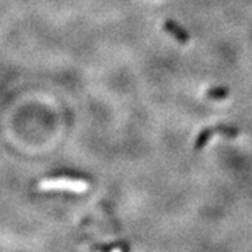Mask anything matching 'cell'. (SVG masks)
Segmentation results:
<instances>
[{
  "label": "cell",
  "mask_w": 252,
  "mask_h": 252,
  "mask_svg": "<svg viewBox=\"0 0 252 252\" xmlns=\"http://www.w3.org/2000/svg\"><path fill=\"white\" fill-rule=\"evenodd\" d=\"M42 189H67L72 192H84L89 188V185L83 181H73L69 178H54L45 180L41 182Z\"/></svg>",
  "instance_id": "cell-1"
},
{
  "label": "cell",
  "mask_w": 252,
  "mask_h": 252,
  "mask_svg": "<svg viewBox=\"0 0 252 252\" xmlns=\"http://www.w3.org/2000/svg\"><path fill=\"white\" fill-rule=\"evenodd\" d=\"M165 30L171 34L177 41H180L181 44H185V42H188L189 41V34L187 30H184V28L178 26L175 21H172V20H167L165 21Z\"/></svg>",
  "instance_id": "cell-2"
},
{
  "label": "cell",
  "mask_w": 252,
  "mask_h": 252,
  "mask_svg": "<svg viewBox=\"0 0 252 252\" xmlns=\"http://www.w3.org/2000/svg\"><path fill=\"white\" fill-rule=\"evenodd\" d=\"M213 133H215V129H210V127L203 129V130L198 135L196 140H195V150H196V152H200V150L206 146L207 142L212 139Z\"/></svg>",
  "instance_id": "cell-3"
},
{
  "label": "cell",
  "mask_w": 252,
  "mask_h": 252,
  "mask_svg": "<svg viewBox=\"0 0 252 252\" xmlns=\"http://www.w3.org/2000/svg\"><path fill=\"white\" fill-rule=\"evenodd\" d=\"M230 91L227 87H212L206 91V97H209L210 99H224L228 97Z\"/></svg>",
  "instance_id": "cell-4"
},
{
  "label": "cell",
  "mask_w": 252,
  "mask_h": 252,
  "mask_svg": "<svg viewBox=\"0 0 252 252\" xmlns=\"http://www.w3.org/2000/svg\"><path fill=\"white\" fill-rule=\"evenodd\" d=\"M215 132L220 133L221 136H225V137H231V139H234L240 135V130L235 126L230 125H217L215 127Z\"/></svg>",
  "instance_id": "cell-5"
}]
</instances>
